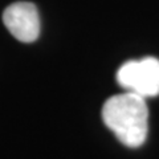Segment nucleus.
I'll return each instance as SVG.
<instances>
[{
  "instance_id": "nucleus-2",
  "label": "nucleus",
  "mask_w": 159,
  "mask_h": 159,
  "mask_svg": "<svg viewBox=\"0 0 159 159\" xmlns=\"http://www.w3.org/2000/svg\"><path fill=\"white\" fill-rule=\"evenodd\" d=\"M117 81L126 92L135 93L143 98L159 94V60L145 57L125 62L117 72Z\"/></svg>"
},
{
  "instance_id": "nucleus-3",
  "label": "nucleus",
  "mask_w": 159,
  "mask_h": 159,
  "mask_svg": "<svg viewBox=\"0 0 159 159\" xmlns=\"http://www.w3.org/2000/svg\"><path fill=\"white\" fill-rule=\"evenodd\" d=\"M3 23L9 33L21 43H33L40 34V16L33 3L9 4L3 12Z\"/></svg>"
},
{
  "instance_id": "nucleus-1",
  "label": "nucleus",
  "mask_w": 159,
  "mask_h": 159,
  "mask_svg": "<svg viewBox=\"0 0 159 159\" xmlns=\"http://www.w3.org/2000/svg\"><path fill=\"white\" fill-rule=\"evenodd\" d=\"M102 119L125 146L135 148L145 143L148 109L143 97L126 92L107 98L102 106Z\"/></svg>"
}]
</instances>
